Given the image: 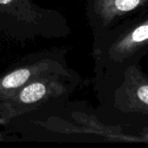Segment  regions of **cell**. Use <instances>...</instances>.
Segmentation results:
<instances>
[{"instance_id": "1", "label": "cell", "mask_w": 148, "mask_h": 148, "mask_svg": "<svg viewBox=\"0 0 148 148\" xmlns=\"http://www.w3.org/2000/svg\"><path fill=\"white\" fill-rule=\"evenodd\" d=\"M68 73L57 70L30 82L0 102V125L59 106L69 91Z\"/></svg>"}, {"instance_id": "2", "label": "cell", "mask_w": 148, "mask_h": 148, "mask_svg": "<svg viewBox=\"0 0 148 148\" xmlns=\"http://www.w3.org/2000/svg\"><path fill=\"white\" fill-rule=\"evenodd\" d=\"M59 17L32 0H0V29L14 36H59Z\"/></svg>"}, {"instance_id": "5", "label": "cell", "mask_w": 148, "mask_h": 148, "mask_svg": "<svg viewBox=\"0 0 148 148\" xmlns=\"http://www.w3.org/2000/svg\"><path fill=\"white\" fill-rule=\"evenodd\" d=\"M132 39L134 42H142L148 39V25L140 26L136 29L133 33Z\"/></svg>"}, {"instance_id": "3", "label": "cell", "mask_w": 148, "mask_h": 148, "mask_svg": "<svg viewBox=\"0 0 148 148\" xmlns=\"http://www.w3.org/2000/svg\"><path fill=\"white\" fill-rule=\"evenodd\" d=\"M63 69L64 64L59 50L29 55L0 74V102L36 78Z\"/></svg>"}, {"instance_id": "4", "label": "cell", "mask_w": 148, "mask_h": 148, "mask_svg": "<svg viewBox=\"0 0 148 148\" xmlns=\"http://www.w3.org/2000/svg\"><path fill=\"white\" fill-rule=\"evenodd\" d=\"M140 3V0H115V5L120 10H131Z\"/></svg>"}, {"instance_id": "6", "label": "cell", "mask_w": 148, "mask_h": 148, "mask_svg": "<svg viewBox=\"0 0 148 148\" xmlns=\"http://www.w3.org/2000/svg\"><path fill=\"white\" fill-rule=\"evenodd\" d=\"M139 98L148 105V86H143L138 90Z\"/></svg>"}, {"instance_id": "7", "label": "cell", "mask_w": 148, "mask_h": 148, "mask_svg": "<svg viewBox=\"0 0 148 148\" xmlns=\"http://www.w3.org/2000/svg\"><path fill=\"white\" fill-rule=\"evenodd\" d=\"M0 140H1V137H0Z\"/></svg>"}]
</instances>
